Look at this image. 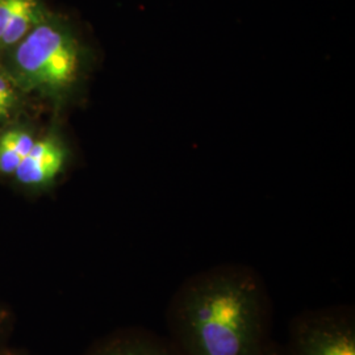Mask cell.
I'll return each instance as SVG.
<instances>
[{
    "mask_svg": "<svg viewBox=\"0 0 355 355\" xmlns=\"http://www.w3.org/2000/svg\"><path fill=\"white\" fill-rule=\"evenodd\" d=\"M263 355H287V353H286L284 346L274 340L272 343H270V346L267 347L266 353Z\"/></svg>",
    "mask_w": 355,
    "mask_h": 355,
    "instance_id": "7c38bea8",
    "label": "cell"
},
{
    "mask_svg": "<svg viewBox=\"0 0 355 355\" xmlns=\"http://www.w3.org/2000/svg\"><path fill=\"white\" fill-rule=\"evenodd\" d=\"M82 355H183L174 343L142 327H124L104 334Z\"/></svg>",
    "mask_w": 355,
    "mask_h": 355,
    "instance_id": "277c9868",
    "label": "cell"
},
{
    "mask_svg": "<svg viewBox=\"0 0 355 355\" xmlns=\"http://www.w3.org/2000/svg\"><path fill=\"white\" fill-rule=\"evenodd\" d=\"M23 157L12 149L0 144V174L13 175L16 168L21 164Z\"/></svg>",
    "mask_w": 355,
    "mask_h": 355,
    "instance_id": "9c48e42d",
    "label": "cell"
},
{
    "mask_svg": "<svg viewBox=\"0 0 355 355\" xmlns=\"http://www.w3.org/2000/svg\"><path fill=\"white\" fill-rule=\"evenodd\" d=\"M66 159L67 150L64 142L51 136L35 142L13 175L26 187L45 189L62 174Z\"/></svg>",
    "mask_w": 355,
    "mask_h": 355,
    "instance_id": "5b68a950",
    "label": "cell"
},
{
    "mask_svg": "<svg viewBox=\"0 0 355 355\" xmlns=\"http://www.w3.org/2000/svg\"><path fill=\"white\" fill-rule=\"evenodd\" d=\"M13 313L8 305L0 302V347L8 343L12 333Z\"/></svg>",
    "mask_w": 355,
    "mask_h": 355,
    "instance_id": "8fae6325",
    "label": "cell"
},
{
    "mask_svg": "<svg viewBox=\"0 0 355 355\" xmlns=\"http://www.w3.org/2000/svg\"><path fill=\"white\" fill-rule=\"evenodd\" d=\"M274 304L258 271L220 265L183 280L166 309L167 337L183 355H263Z\"/></svg>",
    "mask_w": 355,
    "mask_h": 355,
    "instance_id": "6da1fadb",
    "label": "cell"
},
{
    "mask_svg": "<svg viewBox=\"0 0 355 355\" xmlns=\"http://www.w3.org/2000/svg\"><path fill=\"white\" fill-rule=\"evenodd\" d=\"M28 0H0V37L10 24L13 15L17 12Z\"/></svg>",
    "mask_w": 355,
    "mask_h": 355,
    "instance_id": "30bf717a",
    "label": "cell"
},
{
    "mask_svg": "<svg viewBox=\"0 0 355 355\" xmlns=\"http://www.w3.org/2000/svg\"><path fill=\"white\" fill-rule=\"evenodd\" d=\"M0 355H31L28 353H24L21 350H17V349H13L8 343L4 345L3 347H0Z\"/></svg>",
    "mask_w": 355,
    "mask_h": 355,
    "instance_id": "4fadbf2b",
    "label": "cell"
},
{
    "mask_svg": "<svg viewBox=\"0 0 355 355\" xmlns=\"http://www.w3.org/2000/svg\"><path fill=\"white\" fill-rule=\"evenodd\" d=\"M35 142L36 140L29 133H26V130H20V129L8 130L0 136L1 145L12 149L13 152L17 153L23 158H26L29 152L32 150Z\"/></svg>",
    "mask_w": 355,
    "mask_h": 355,
    "instance_id": "52a82bcc",
    "label": "cell"
},
{
    "mask_svg": "<svg viewBox=\"0 0 355 355\" xmlns=\"http://www.w3.org/2000/svg\"><path fill=\"white\" fill-rule=\"evenodd\" d=\"M287 355H355V311L349 304L305 309L288 324Z\"/></svg>",
    "mask_w": 355,
    "mask_h": 355,
    "instance_id": "3957f363",
    "label": "cell"
},
{
    "mask_svg": "<svg viewBox=\"0 0 355 355\" xmlns=\"http://www.w3.org/2000/svg\"><path fill=\"white\" fill-rule=\"evenodd\" d=\"M46 11L48 10L41 4L40 0H28L13 15L10 24L0 37V51L13 49L36 26Z\"/></svg>",
    "mask_w": 355,
    "mask_h": 355,
    "instance_id": "8992f818",
    "label": "cell"
},
{
    "mask_svg": "<svg viewBox=\"0 0 355 355\" xmlns=\"http://www.w3.org/2000/svg\"><path fill=\"white\" fill-rule=\"evenodd\" d=\"M16 102V94L12 87V79L0 74V114L3 119H7L10 110Z\"/></svg>",
    "mask_w": 355,
    "mask_h": 355,
    "instance_id": "ba28073f",
    "label": "cell"
},
{
    "mask_svg": "<svg viewBox=\"0 0 355 355\" xmlns=\"http://www.w3.org/2000/svg\"><path fill=\"white\" fill-rule=\"evenodd\" d=\"M86 51L71 26L46 11L13 51V82L26 91L64 98L83 71Z\"/></svg>",
    "mask_w": 355,
    "mask_h": 355,
    "instance_id": "7a4b0ae2",
    "label": "cell"
},
{
    "mask_svg": "<svg viewBox=\"0 0 355 355\" xmlns=\"http://www.w3.org/2000/svg\"><path fill=\"white\" fill-rule=\"evenodd\" d=\"M1 120H4V119H3V117H1V114H0V121H1Z\"/></svg>",
    "mask_w": 355,
    "mask_h": 355,
    "instance_id": "5bb4252c",
    "label": "cell"
}]
</instances>
